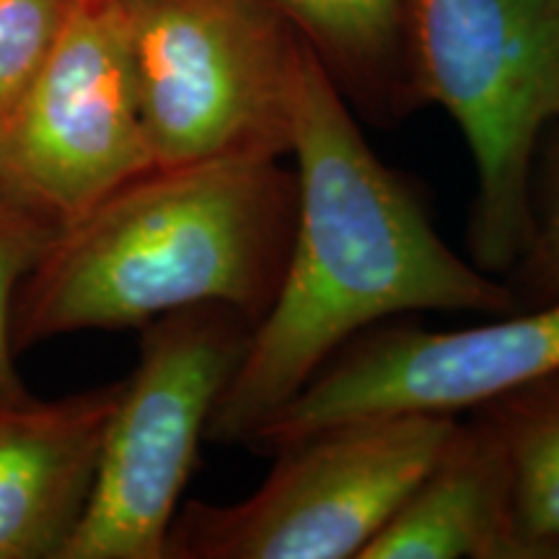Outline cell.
I'll use <instances>...</instances> for the list:
<instances>
[{"instance_id": "15", "label": "cell", "mask_w": 559, "mask_h": 559, "mask_svg": "<svg viewBox=\"0 0 559 559\" xmlns=\"http://www.w3.org/2000/svg\"><path fill=\"white\" fill-rule=\"evenodd\" d=\"M508 277L519 306L559 298V140L542 166V177L534 179V230Z\"/></svg>"}, {"instance_id": "3", "label": "cell", "mask_w": 559, "mask_h": 559, "mask_svg": "<svg viewBox=\"0 0 559 559\" xmlns=\"http://www.w3.org/2000/svg\"><path fill=\"white\" fill-rule=\"evenodd\" d=\"M407 52L415 102L469 143L472 262L510 275L534 230L539 140L559 122V0H412Z\"/></svg>"}, {"instance_id": "4", "label": "cell", "mask_w": 559, "mask_h": 559, "mask_svg": "<svg viewBox=\"0 0 559 559\" xmlns=\"http://www.w3.org/2000/svg\"><path fill=\"white\" fill-rule=\"evenodd\" d=\"M156 166L283 158L306 41L270 0H122Z\"/></svg>"}, {"instance_id": "14", "label": "cell", "mask_w": 559, "mask_h": 559, "mask_svg": "<svg viewBox=\"0 0 559 559\" xmlns=\"http://www.w3.org/2000/svg\"><path fill=\"white\" fill-rule=\"evenodd\" d=\"M73 0H0V122L37 73Z\"/></svg>"}, {"instance_id": "2", "label": "cell", "mask_w": 559, "mask_h": 559, "mask_svg": "<svg viewBox=\"0 0 559 559\" xmlns=\"http://www.w3.org/2000/svg\"><path fill=\"white\" fill-rule=\"evenodd\" d=\"M296 171L280 158L156 166L55 236L13 300V347L128 330L198 304L257 326L296 228Z\"/></svg>"}, {"instance_id": "6", "label": "cell", "mask_w": 559, "mask_h": 559, "mask_svg": "<svg viewBox=\"0 0 559 559\" xmlns=\"http://www.w3.org/2000/svg\"><path fill=\"white\" fill-rule=\"evenodd\" d=\"M251 330L226 304L187 306L140 326V360L122 381L86 513L62 559H166L181 492Z\"/></svg>"}, {"instance_id": "5", "label": "cell", "mask_w": 559, "mask_h": 559, "mask_svg": "<svg viewBox=\"0 0 559 559\" xmlns=\"http://www.w3.org/2000/svg\"><path fill=\"white\" fill-rule=\"evenodd\" d=\"M456 415L340 419L277 449L257 492L230 506H179L166 559H349L430 469Z\"/></svg>"}, {"instance_id": "8", "label": "cell", "mask_w": 559, "mask_h": 559, "mask_svg": "<svg viewBox=\"0 0 559 559\" xmlns=\"http://www.w3.org/2000/svg\"><path fill=\"white\" fill-rule=\"evenodd\" d=\"M559 373V298L464 330L376 324L340 347L247 449L275 453L296 438L362 415H456Z\"/></svg>"}, {"instance_id": "1", "label": "cell", "mask_w": 559, "mask_h": 559, "mask_svg": "<svg viewBox=\"0 0 559 559\" xmlns=\"http://www.w3.org/2000/svg\"><path fill=\"white\" fill-rule=\"evenodd\" d=\"M298 207L270 309L223 389L205 440L243 445L370 326L412 311L513 313L510 285L461 260L415 192L376 156L337 83L306 45L293 148Z\"/></svg>"}, {"instance_id": "7", "label": "cell", "mask_w": 559, "mask_h": 559, "mask_svg": "<svg viewBox=\"0 0 559 559\" xmlns=\"http://www.w3.org/2000/svg\"><path fill=\"white\" fill-rule=\"evenodd\" d=\"M3 138L21 198L60 228L156 169L122 0H73Z\"/></svg>"}, {"instance_id": "13", "label": "cell", "mask_w": 559, "mask_h": 559, "mask_svg": "<svg viewBox=\"0 0 559 559\" xmlns=\"http://www.w3.org/2000/svg\"><path fill=\"white\" fill-rule=\"evenodd\" d=\"M58 234V223L39 210L16 200H0V404L29 394L16 370L11 334L13 300L24 277L37 267Z\"/></svg>"}, {"instance_id": "11", "label": "cell", "mask_w": 559, "mask_h": 559, "mask_svg": "<svg viewBox=\"0 0 559 559\" xmlns=\"http://www.w3.org/2000/svg\"><path fill=\"white\" fill-rule=\"evenodd\" d=\"M311 47L347 104L373 122L417 107L409 79L412 0H270Z\"/></svg>"}, {"instance_id": "9", "label": "cell", "mask_w": 559, "mask_h": 559, "mask_svg": "<svg viewBox=\"0 0 559 559\" xmlns=\"http://www.w3.org/2000/svg\"><path fill=\"white\" fill-rule=\"evenodd\" d=\"M122 381L0 404V559H62L86 513Z\"/></svg>"}, {"instance_id": "16", "label": "cell", "mask_w": 559, "mask_h": 559, "mask_svg": "<svg viewBox=\"0 0 559 559\" xmlns=\"http://www.w3.org/2000/svg\"><path fill=\"white\" fill-rule=\"evenodd\" d=\"M0 200H16V202H24V205H29V202L21 198V192H19V187H16V179H13L9 151H5L3 122H0ZM34 210H37V207H34Z\"/></svg>"}, {"instance_id": "10", "label": "cell", "mask_w": 559, "mask_h": 559, "mask_svg": "<svg viewBox=\"0 0 559 559\" xmlns=\"http://www.w3.org/2000/svg\"><path fill=\"white\" fill-rule=\"evenodd\" d=\"M508 477L477 419L453 425L407 500L360 559H506Z\"/></svg>"}, {"instance_id": "12", "label": "cell", "mask_w": 559, "mask_h": 559, "mask_svg": "<svg viewBox=\"0 0 559 559\" xmlns=\"http://www.w3.org/2000/svg\"><path fill=\"white\" fill-rule=\"evenodd\" d=\"M472 417L492 436L506 466V559L559 557V373L506 391Z\"/></svg>"}]
</instances>
